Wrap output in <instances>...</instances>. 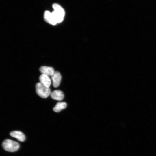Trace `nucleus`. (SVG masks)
I'll return each mask as SVG.
<instances>
[{"label":"nucleus","mask_w":156,"mask_h":156,"mask_svg":"<svg viewBox=\"0 0 156 156\" xmlns=\"http://www.w3.org/2000/svg\"><path fill=\"white\" fill-rule=\"evenodd\" d=\"M53 10L52 12L53 16L57 23L62 21L65 16L64 9L60 5L57 3H54L52 5Z\"/></svg>","instance_id":"1"},{"label":"nucleus","mask_w":156,"mask_h":156,"mask_svg":"<svg viewBox=\"0 0 156 156\" xmlns=\"http://www.w3.org/2000/svg\"><path fill=\"white\" fill-rule=\"evenodd\" d=\"M36 90L37 94L39 96L43 98H47L51 93L49 88L44 86L40 82L36 84Z\"/></svg>","instance_id":"2"},{"label":"nucleus","mask_w":156,"mask_h":156,"mask_svg":"<svg viewBox=\"0 0 156 156\" xmlns=\"http://www.w3.org/2000/svg\"><path fill=\"white\" fill-rule=\"evenodd\" d=\"M2 146L4 150L10 152L17 151L19 147L18 143L10 139L5 140L3 142Z\"/></svg>","instance_id":"3"},{"label":"nucleus","mask_w":156,"mask_h":156,"mask_svg":"<svg viewBox=\"0 0 156 156\" xmlns=\"http://www.w3.org/2000/svg\"><path fill=\"white\" fill-rule=\"evenodd\" d=\"M51 78L53 86L55 88L58 87L60 83L62 78L60 73L58 71H55L51 76Z\"/></svg>","instance_id":"4"},{"label":"nucleus","mask_w":156,"mask_h":156,"mask_svg":"<svg viewBox=\"0 0 156 156\" xmlns=\"http://www.w3.org/2000/svg\"><path fill=\"white\" fill-rule=\"evenodd\" d=\"M44 18L48 23L53 25H55L57 23L55 20L52 12L46 11L44 14Z\"/></svg>","instance_id":"5"},{"label":"nucleus","mask_w":156,"mask_h":156,"mask_svg":"<svg viewBox=\"0 0 156 156\" xmlns=\"http://www.w3.org/2000/svg\"><path fill=\"white\" fill-rule=\"evenodd\" d=\"M51 97L53 99L61 101L64 98V95L63 92L60 90H55L51 92Z\"/></svg>","instance_id":"6"},{"label":"nucleus","mask_w":156,"mask_h":156,"mask_svg":"<svg viewBox=\"0 0 156 156\" xmlns=\"http://www.w3.org/2000/svg\"><path fill=\"white\" fill-rule=\"evenodd\" d=\"M49 77L46 75L42 74L39 77L40 82L47 87H49L51 83V80Z\"/></svg>","instance_id":"7"},{"label":"nucleus","mask_w":156,"mask_h":156,"mask_svg":"<svg viewBox=\"0 0 156 156\" xmlns=\"http://www.w3.org/2000/svg\"><path fill=\"white\" fill-rule=\"evenodd\" d=\"M39 70L42 74L49 76H51L55 71L52 67L45 66H41L39 69Z\"/></svg>","instance_id":"8"},{"label":"nucleus","mask_w":156,"mask_h":156,"mask_svg":"<svg viewBox=\"0 0 156 156\" xmlns=\"http://www.w3.org/2000/svg\"><path fill=\"white\" fill-rule=\"evenodd\" d=\"M10 135L11 136L16 138L21 142H23L25 139V136L24 134L19 131H12L10 133Z\"/></svg>","instance_id":"9"},{"label":"nucleus","mask_w":156,"mask_h":156,"mask_svg":"<svg viewBox=\"0 0 156 156\" xmlns=\"http://www.w3.org/2000/svg\"><path fill=\"white\" fill-rule=\"evenodd\" d=\"M67 106V104L65 102H58L53 109V110L58 112L65 108Z\"/></svg>","instance_id":"10"}]
</instances>
